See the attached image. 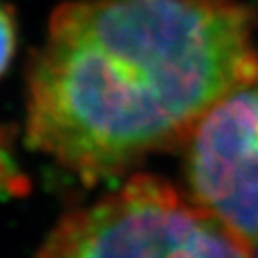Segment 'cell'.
Wrapping results in <instances>:
<instances>
[{"label":"cell","mask_w":258,"mask_h":258,"mask_svg":"<svg viewBox=\"0 0 258 258\" xmlns=\"http://www.w3.org/2000/svg\"><path fill=\"white\" fill-rule=\"evenodd\" d=\"M38 258H252V247L165 178L134 174L63 214Z\"/></svg>","instance_id":"cell-2"},{"label":"cell","mask_w":258,"mask_h":258,"mask_svg":"<svg viewBox=\"0 0 258 258\" xmlns=\"http://www.w3.org/2000/svg\"><path fill=\"white\" fill-rule=\"evenodd\" d=\"M18 46V25L12 10L0 2V77L6 73Z\"/></svg>","instance_id":"cell-4"},{"label":"cell","mask_w":258,"mask_h":258,"mask_svg":"<svg viewBox=\"0 0 258 258\" xmlns=\"http://www.w3.org/2000/svg\"><path fill=\"white\" fill-rule=\"evenodd\" d=\"M252 258H258V245L252 247Z\"/></svg>","instance_id":"cell-5"},{"label":"cell","mask_w":258,"mask_h":258,"mask_svg":"<svg viewBox=\"0 0 258 258\" xmlns=\"http://www.w3.org/2000/svg\"><path fill=\"white\" fill-rule=\"evenodd\" d=\"M184 148L187 195L258 245V71L205 113Z\"/></svg>","instance_id":"cell-3"},{"label":"cell","mask_w":258,"mask_h":258,"mask_svg":"<svg viewBox=\"0 0 258 258\" xmlns=\"http://www.w3.org/2000/svg\"><path fill=\"white\" fill-rule=\"evenodd\" d=\"M256 71L254 18L235 0H71L29 65L25 140L94 185L184 146Z\"/></svg>","instance_id":"cell-1"}]
</instances>
